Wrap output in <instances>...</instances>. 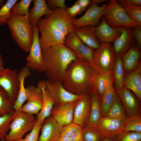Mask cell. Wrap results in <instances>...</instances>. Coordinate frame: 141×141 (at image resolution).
Returning <instances> with one entry per match:
<instances>
[{"label":"cell","mask_w":141,"mask_h":141,"mask_svg":"<svg viewBox=\"0 0 141 141\" xmlns=\"http://www.w3.org/2000/svg\"><path fill=\"white\" fill-rule=\"evenodd\" d=\"M127 116L140 115V107L135 96L130 90L123 86L117 91Z\"/></svg>","instance_id":"obj_19"},{"label":"cell","mask_w":141,"mask_h":141,"mask_svg":"<svg viewBox=\"0 0 141 141\" xmlns=\"http://www.w3.org/2000/svg\"><path fill=\"white\" fill-rule=\"evenodd\" d=\"M0 141H5L4 138L0 140Z\"/></svg>","instance_id":"obj_53"},{"label":"cell","mask_w":141,"mask_h":141,"mask_svg":"<svg viewBox=\"0 0 141 141\" xmlns=\"http://www.w3.org/2000/svg\"><path fill=\"white\" fill-rule=\"evenodd\" d=\"M32 1L22 0L18 3H16L12 7L11 12L14 13L18 15L28 16L29 14V8Z\"/></svg>","instance_id":"obj_38"},{"label":"cell","mask_w":141,"mask_h":141,"mask_svg":"<svg viewBox=\"0 0 141 141\" xmlns=\"http://www.w3.org/2000/svg\"><path fill=\"white\" fill-rule=\"evenodd\" d=\"M0 86L8 93L14 103L18 95L20 86L17 70H11L7 68L0 72Z\"/></svg>","instance_id":"obj_10"},{"label":"cell","mask_w":141,"mask_h":141,"mask_svg":"<svg viewBox=\"0 0 141 141\" xmlns=\"http://www.w3.org/2000/svg\"><path fill=\"white\" fill-rule=\"evenodd\" d=\"M77 1L81 9V13L85 11L91 3L90 0H78Z\"/></svg>","instance_id":"obj_46"},{"label":"cell","mask_w":141,"mask_h":141,"mask_svg":"<svg viewBox=\"0 0 141 141\" xmlns=\"http://www.w3.org/2000/svg\"><path fill=\"white\" fill-rule=\"evenodd\" d=\"M4 5V0H0V9Z\"/></svg>","instance_id":"obj_52"},{"label":"cell","mask_w":141,"mask_h":141,"mask_svg":"<svg viewBox=\"0 0 141 141\" xmlns=\"http://www.w3.org/2000/svg\"><path fill=\"white\" fill-rule=\"evenodd\" d=\"M132 4L137 6L141 7V0H128Z\"/></svg>","instance_id":"obj_47"},{"label":"cell","mask_w":141,"mask_h":141,"mask_svg":"<svg viewBox=\"0 0 141 141\" xmlns=\"http://www.w3.org/2000/svg\"><path fill=\"white\" fill-rule=\"evenodd\" d=\"M116 1L127 15L134 21L138 26H141V7L132 4L128 0Z\"/></svg>","instance_id":"obj_29"},{"label":"cell","mask_w":141,"mask_h":141,"mask_svg":"<svg viewBox=\"0 0 141 141\" xmlns=\"http://www.w3.org/2000/svg\"><path fill=\"white\" fill-rule=\"evenodd\" d=\"M95 31L98 39L102 43L113 42L121 34L116 28H112L109 25L104 16L101 22L96 27Z\"/></svg>","instance_id":"obj_21"},{"label":"cell","mask_w":141,"mask_h":141,"mask_svg":"<svg viewBox=\"0 0 141 141\" xmlns=\"http://www.w3.org/2000/svg\"><path fill=\"white\" fill-rule=\"evenodd\" d=\"M121 32L114 42L112 46L116 56H121L133 46L134 43L132 28L122 26L116 28Z\"/></svg>","instance_id":"obj_14"},{"label":"cell","mask_w":141,"mask_h":141,"mask_svg":"<svg viewBox=\"0 0 141 141\" xmlns=\"http://www.w3.org/2000/svg\"><path fill=\"white\" fill-rule=\"evenodd\" d=\"M47 2L48 5L52 8H60L65 10L66 8L64 0H48Z\"/></svg>","instance_id":"obj_43"},{"label":"cell","mask_w":141,"mask_h":141,"mask_svg":"<svg viewBox=\"0 0 141 141\" xmlns=\"http://www.w3.org/2000/svg\"><path fill=\"white\" fill-rule=\"evenodd\" d=\"M113 81L109 84L100 99L101 117L106 116L117 95L113 86Z\"/></svg>","instance_id":"obj_26"},{"label":"cell","mask_w":141,"mask_h":141,"mask_svg":"<svg viewBox=\"0 0 141 141\" xmlns=\"http://www.w3.org/2000/svg\"><path fill=\"white\" fill-rule=\"evenodd\" d=\"M33 39L30 53L26 57V66L32 70L38 71L42 66L43 59L40 44L37 25L32 28Z\"/></svg>","instance_id":"obj_13"},{"label":"cell","mask_w":141,"mask_h":141,"mask_svg":"<svg viewBox=\"0 0 141 141\" xmlns=\"http://www.w3.org/2000/svg\"><path fill=\"white\" fill-rule=\"evenodd\" d=\"M100 141H116L114 138L107 137L103 136Z\"/></svg>","instance_id":"obj_49"},{"label":"cell","mask_w":141,"mask_h":141,"mask_svg":"<svg viewBox=\"0 0 141 141\" xmlns=\"http://www.w3.org/2000/svg\"><path fill=\"white\" fill-rule=\"evenodd\" d=\"M42 123L36 119V121L33 129L30 133L27 134L24 138L21 141H38L39 134Z\"/></svg>","instance_id":"obj_40"},{"label":"cell","mask_w":141,"mask_h":141,"mask_svg":"<svg viewBox=\"0 0 141 141\" xmlns=\"http://www.w3.org/2000/svg\"><path fill=\"white\" fill-rule=\"evenodd\" d=\"M36 121L33 115L21 110L15 111L9 132L4 138L5 141L21 140L26 133L33 129Z\"/></svg>","instance_id":"obj_5"},{"label":"cell","mask_w":141,"mask_h":141,"mask_svg":"<svg viewBox=\"0 0 141 141\" xmlns=\"http://www.w3.org/2000/svg\"><path fill=\"white\" fill-rule=\"evenodd\" d=\"M112 72L102 74H99L94 80L95 90L100 99L110 83L113 80Z\"/></svg>","instance_id":"obj_30"},{"label":"cell","mask_w":141,"mask_h":141,"mask_svg":"<svg viewBox=\"0 0 141 141\" xmlns=\"http://www.w3.org/2000/svg\"><path fill=\"white\" fill-rule=\"evenodd\" d=\"M34 5L29 11V21L32 29L37 23L41 17L44 15L50 14L52 10L50 9L45 0L32 1Z\"/></svg>","instance_id":"obj_23"},{"label":"cell","mask_w":141,"mask_h":141,"mask_svg":"<svg viewBox=\"0 0 141 141\" xmlns=\"http://www.w3.org/2000/svg\"><path fill=\"white\" fill-rule=\"evenodd\" d=\"M64 44L74 53L77 59L93 64V49L85 44L73 31L67 35Z\"/></svg>","instance_id":"obj_9"},{"label":"cell","mask_w":141,"mask_h":141,"mask_svg":"<svg viewBox=\"0 0 141 141\" xmlns=\"http://www.w3.org/2000/svg\"><path fill=\"white\" fill-rule=\"evenodd\" d=\"M65 10L67 14L73 18H74L76 15L81 14V9L77 1L74 3L72 7H66Z\"/></svg>","instance_id":"obj_42"},{"label":"cell","mask_w":141,"mask_h":141,"mask_svg":"<svg viewBox=\"0 0 141 141\" xmlns=\"http://www.w3.org/2000/svg\"><path fill=\"white\" fill-rule=\"evenodd\" d=\"M40 90L42 93L43 103L42 108L36 118L43 123L46 118L50 116L54 103L44 87H42Z\"/></svg>","instance_id":"obj_28"},{"label":"cell","mask_w":141,"mask_h":141,"mask_svg":"<svg viewBox=\"0 0 141 141\" xmlns=\"http://www.w3.org/2000/svg\"><path fill=\"white\" fill-rule=\"evenodd\" d=\"M126 119L112 118L107 116L101 117L93 127L98 130L103 136L115 138L123 132Z\"/></svg>","instance_id":"obj_12"},{"label":"cell","mask_w":141,"mask_h":141,"mask_svg":"<svg viewBox=\"0 0 141 141\" xmlns=\"http://www.w3.org/2000/svg\"><path fill=\"white\" fill-rule=\"evenodd\" d=\"M107 22L114 28L125 26L133 28L137 24L127 15L116 0H110L105 10L104 15Z\"/></svg>","instance_id":"obj_6"},{"label":"cell","mask_w":141,"mask_h":141,"mask_svg":"<svg viewBox=\"0 0 141 141\" xmlns=\"http://www.w3.org/2000/svg\"><path fill=\"white\" fill-rule=\"evenodd\" d=\"M17 0H8L0 9V26H4L7 22L11 13V10Z\"/></svg>","instance_id":"obj_36"},{"label":"cell","mask_w":141,"mask_h":141,"mask_svg":"<svg viewBox=\"0 0 141 141\" xmlns=\"http://www.w3.org/2000/svg\"><path fill=\"white\" fill-rule=\"evenodd\" d=\"M81 128H82L79 125L73 122L62 127L60 136H67L70 137Z\"/></svg>","instance_id":"obj_41"},{"label":"cell","mask_w":141,"mask_h":141,"mask_svg":"<svg viewBox=\"0 0 141 141\" xmlns=\"http://www.w3.org/2000/svg\"><path fill=\"white\" fill-rule=\"evenodd\" d=\"M115 56L110 43H102L93 51V64L100 74L112 72Z\"/></svg>","instance_id":"obj_7"},{"label":"cell","mask_w":141,"mask_h":141,"mask_svg":"<svg viewBox=\"0 0 141 141\" xmlns=\"http://www.w3.org/2000/svg\"><path fill=\"white\" fill-rule=\"evenodd\" d=\"M106 116L119 119H125L127 117L125 109L118 96L110 108Z\"/></svg>","instance_id":"obj_33"},{"label":"cell","mask_w":141,"mask_h":141,"mask_svg":"<svg viewBox=\"0 0 141 141\" xmlns=\"http://www.w3.org/2000/svg\"><path fill=\"white\" fill-rule=\"evenodd\" d=\"M29 69L25 66L21 68L19 73L20 86L18 95L13 107L15 111L21 110L24 103L28 99V93L24 86V81L25 78L31 75Z\"/></svg>","instance_id":"obj_24"},{"label":"cell","mask_w":141,"mask_h":141,"mask_svg":"<svg viewBox=\"0 0 141 141\" xmlns=\"http://www.w3.org/2000/svg\"><path fill=\"white\" fill-rule=\"evenodd\" d=\"M45 81V88L52 99L54 105L75 102L83 96L75 95L69 92L64 87L61 81L48 80Z\"/></svg>","instance_id":"obj_8"},{"label":"cell","mask_w":141,"mask_h":141,"mask_svg":"<svg viewBox=\"0 0 141 141\" xmlns=\"http://www.w3.org/2000/svg\"><path fill=\"white\" fill-rule=\"evenodd\" d=\"M124 71L122 57L115 56L112 72L117 91L124 86Z\"/></svg>","instance_id":"obj_31"},{"label":"cell","mask_w":141,"mask_h":141,"mask_svg":"<svg viewBox=\"0 0 141 141\" xmlns=\"http://www.w3.org/2000/svg\"><path fill=\"white\" fill-rule=\"evenodd\" d=\"M58 141H70L69 137L67 136H61Z\"/></svg>","instance_id":"obj_48"},{"label":"cell","mask_w":141,"mask_h":141,"mask_svg":"<svg viewBox=\"0 0 141 141\" xmlns=\"http://www.w3.org/2000/svg\"><path fill=\"white\" fill-rule=\"evenodd\" d=\"M123 86L133 91L141 100V63L139 62L137 68L124 77Z\"/></svg>","instance_id":"obj_22"},{"label":"cell","mask_w":141,"mask_h":141,"mask_svg":"<svg viewBox=\"0 0 141 141\" xmlns=\"http://www.w3.org/2000/svg\"><path fill=\"white\" fill-rule=\"evenodd\" d=\"M108 1L107 0H91V2L98 4L105 2H107Z\"/></svg>","instance_id":"obj_51"},{"label":"cell","mask_w":141,"mask_h":141,"mask_svg":"<svg viewBox=\"0 0 141 141\" xmlns=\"http://www.w3.org/2000/svg\"><path fill=\"white\" fill-rule=\"evenodd\" d=\"M26 89L29 95L27 102L23 105L21 110L37 115L42 108L43 103L41 90L33 85H29Z\"/></svg>","instance_id":"obj_16"},{"label":"cell","mask_w":141,"mask_h":141,"mask_svg":"<svg viewBox=\"0 0 141 141\" xmlns=\"http://www.w3.org/2000/svg\"><path fill=\"white\" fill-rule=\"evenodd\" d=\"M140 55V51L139 48L133 46L122 56L124 70L129 73L134 70L138 65Z\"/></svg>","instance_id":"obj_25"},{"label":"cell","mask_w":141,"mask_h":141,"mask_svg":"<svg viewBox=\"0 0 141 141\" xmlns=\"http://www.w3.org/2000/svg\"><path fill=\"white\" fill-rule=\"evenodd\" d=\"M99 74L93 64L77 59L68 66L62 83L73 95L91 96L95 90L94 79Z\"/></svg>","instance_id":"obj_2"},{"label":"cell","mask_w":141,"mask_h":141,"mask_svg":"<svg viewBox=\"0 0 141 141\" xmlns=\"http://www.w3.org/2000/svg\"><path fill=\"white\" fill-rule=\"evenodd\" d=\"M83 141H100L103 137L96 128L86 125L82 128Z\"/></svg>","instance_id":"obj_35"},{"label":"cell","mask_w":141,"mask_h":141,"mask_svg":"<svg viewBox=\"0 0 141 141\" xmlns=\"http://www.w3.org/2000/svg\"><path fill=\"white\" fill-rule=\"evenodd\" d=\"M7 24L12 38L18 45L25 51L29 52L33 41V32L29 16L11 12Z\"/></svg>","instance_id":"obj_4"},{"label":"cell","mask_w":141,"mask_h":141,"mask_svg":"<svg viewBox=\"0 0 141 141\" xmlns=\"http://www.w3.org/2000/svg\"><path fill=\"white\" fill-rule=\"evenodd\" d=\"M91 105V96L84 95L75 102L73 111V122L82 128L87 124Z\"/></svg>","instance_id":"obj_15"},{"label":"cell","mask_w":141,"mask_h":141,"mask_svg":"<svg viewBox=\"0 0 141 141\" xmlns=\"http://www.w3.org/2000/svg\"><path fill=\"white\" fill-rule=\"evenodd\" d=\"M75 20L65 10L60 8L54 9L52 13L40 18L37 25L41 33L39 40L42 51L54 45L64 44L67 35L73 31Z\"/></svg>","instance_id":"obj_1"},{"label":"cell","mask_w":141,"mask_h":141,"mask_svg":"<svg viewBox=\"0 0 141 141\" xmlns=\"http://www.w3.org/2000/svg\"><path fill=\"white\" fill-rule=\"evenodd\" d=\"M14 113L0 116V140L4 138L9 131Z\"/></svg>","instance_id":"obj_37"},{"label":"cell","mask_w":141,"mask_h":141,"mask_svg":"<svg viewBox=\"0 0 141 141\" xmlns=\"http://www.w3.org/2000/svg\"><path fill=\"white\" fill-rule=\"evenodd\" d=\"M62 127L51 116L47 118L42 123L38 141H58Z\"/></svg>","instance_id":"obj_17"},{"label":"cell","mask_w":141,"mask_h":141,"mask_svg":"<svg viewBox=\"0 0 141 141\" xmlns=\"http://www.w3.org/2000/svg\"><path fill=\"white\" fill-rule=\"evenodd\" d=\"M14 104L8 93L0 86V116L14 113Z\"/></svg>","instance_id":"obj_32"},{"label":"cell","mask_w":141,"mask_h":141,"mask_svg":"<svg viewBox=\"0 0 141 141\" xmlns=\"http://www.w3.org/2000/svg\"><path fill=\"white\" fill-rule=\"evenodd\" d=\"M4 69L3 61L2 56L0 53V72L3 70Z\"/></svg>","instance_id":"obj_50"},{"label":"cell","mask_w":141,"mask_h":141,"mask_svg":"<svg viewBox=\"0 0 141 141\" xmlns=\"http://www.w3.org/2000/svg\"><path fill=\"white\" fill-rule=\"evenodd\" d=\"M95 29V26L87 25L74 28L73 31L84 44L95 49L98 48L101 44L96 36Z\"/></svg>","instance_id":"obj_20"},{"label":"cell","mask_w":141,"mask_h":141,"mask_svg":"<svg viewBox=\"0 0 141 141\" xmlns=\"http://www.w3.org/2000/svg\"><path fill=\"white\" fill-rule=\"evenodd\" d=\"M107 5L108 4H105L99 6L98 4L91 2L85 13L81 17L73 21L74 28L85 26H95L98 25L101 18L104 15Z\"/></svg>","instance_id":"obj_11"},{"label":"cell","mask_w":141,"mask_h":141,"mask_svg":"<svg viewBox=\"0 0 141 141\" xmlns=\"http://www.w3.org/2000/svg\"><path fill=\"white\" fill-rule=\"evenodd\" d=\"M70 141H83L82 128H81L69 137Z\"/></svg>","instance_id":"obj_45"},{"label":"cell","mask_w":141,"mask_h":141,"mask_svg":"<svg viewBox=\"0 0 141 141\" xmlns=\"http://www.w3.org/2000/svg\"><path fill=\"white\" fill-rule=\"evenodd\" d=\"M75 104V102L54 105L51 116L61 126L70 124L73 122Z\"/></svg>","instance_id":"obj_18"},{"label":"cell","mask_w":141,"mask_h":141,"mask_svg":"<svg viewBox=\"0 0 141 141\" xmlns=\"http://www.w3.org/2000/svg\"><path fill=\"white\" fill-rule=\"evenodd\" d=\"M42 54L43 63L38 71L52 81L62 82L69 64L77 59L74 53L63 43L50 47Z\"/></svg>","instance_id":"obj_3"},{"label":"cell","mask_w":141,"mask_h":141,"mask_svg":"<svg viewBox=\"0 0 141 141\" xmlns=\"http://www.w3.org/2000/svg\"><path fill=\"white\" fill-rule=\"evenodd\" d=\"M101 117L100 99L94 90L91 95V111L86 125L93 127Z\"/></svg>","instance_id":"obj_27"},{"label":"cell","mask_w":141,"mask_h":141,"mask_svg":"<svg viewBox=\"0 0 141 141\" xmlns=\"http://www.w3.org/2000/svg\"><path fill=\"white\" fill-rule=\"evenodd\" d=\"M141 132V116L140 115L127 116L125 121L123 132Z\"/></svg>","instance_id":"obj_34"},{"label":"cell","mask_w":141,"mask_h":141,"mask_svg":"<svg viewBox=\"0 0 141 141\" xmlns=\"http://www.w3.org/2000/svg\"><path fill=\"white\" fill-rule=\"evenodd\" d=\"M133 33L134 39L139 48L141 46V26H137L133 28Z\"/></svg>","instance_id":"obj_44"},{"label":"cell","mask_w":141,"mask_h":141,"mask_svg":"<svg viewBox=\"0 0 141 141\" xmlns=\"http://www.w3.org/2000/svg\"><path fill=\"white\" fill-rule=\"evenodd\" d=\"M116 141H141V132H123L115 138Z\"/></svg>","instance_id":"obj_39"},{"label":"cell","mask_w":141,"mask_h":141,"mask_svg":"<svg viewBox=\"0 0 141 141\" xmlns=\"http://www.w3.org/2000/svg\"><path fill=\"white\" fill-rule=\"evenodd\" d=\"M21 140L17 141H21Z\"/></svg>","instance_id":"obj_54"}]
</instances>
